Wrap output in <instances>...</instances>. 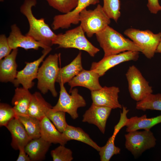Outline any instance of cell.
Wrapping results in <instances>:
<instances>
[{"mask_svg": "<svg viewBox=\"0 0 161 161\" xmlns=\"http://www.w3.org/2000/svg\"><path fill=\"white\" fill-rule=\"evenodd\" d=\"M156 52L161 53V40L157 47Z\"/></svg>", "mask_w": 161, "mask_h": 161, "instance_id": "8d00e7d4", "label": "cell"}, {"mask_svg": "<svg viewBox=\"0 0 161 161\" xmlns=\"http://www.w3.org/2000/svg\"><path fill=\"white\" fill-rule=\"evenodd\" d=\"M52 107L45 100L40 93L36 92L32 95L27 114L41 120L45 116L47 111Z\"/></svg>", "mask_w": 161, "mask_h": 161, "instance_id": "603a6c76", "label": "cell"}, {"mask_svg": "<svg viewBox=\"0 0 161 161\" xmlns=\"http://www.w3.org/2000/svg\"><path fill=\"white\" fill-rule=\"evenodd\" d=\"M7 39L11 49L21 47L26 50L31 49L38 50L40 47L44 49L51 47L45 45L31 37L23 35L16 24L11 25V32Z\"/></svg>", "mask_w": 161, "mask_h": 161, "instance_id": "4fadbf2b", "label": "cell"}, {"mask_svg": "<svg viewBox=\"0 0 161 161\" xmlns=\"http://www.w3.org/2000/svg\"><path fill=\"white\" fill-rule=\"evenodd\" d=\"M123 112L120 113V118L118 123L115 126L113 135L116 137L120 130L123 127L126 126L128 118L126 114L129 110L126 107L123 106Z\"/></svg>", "mask_w": 161, "mask_h": 161, "instance_id": "836d02e7", "label": "cell"}, {"mask_svg": "<svg viewBox=\"0 0 161 161\" xmlns=\"http://www.w3.org/2000/svg\"><path fill=\"white\" fill-rule=\"evenodd\" d=\"M125 137L126 148L135 157L154 147L156 143V139L150 130L130 131L125 134Z\"/></svg>", "mask_w": 161, "mask_h": 161, "instance_id": "ba28073f", "label": "cell"}, {"mask_svg": "<svg viewBox=\"0 0 161 161\" xmlns=\"http://www.w3.org/2000/svg\"><path fill=\"white\" fill-rule=\"evenodd\" d=\"M5 127L11 134L12 141L11 145L15 150H18L20 148H25L32 140L23 124L17 117L11 120Z\"/></svg>", "mask_w": 161, "mask_h": 161, "instance_id": "2e32d148", "label": "cell"}, {"mask_svg": "<svg viewBox=\"0 0 161 161\" xmlns=\"http://www.w3.org/2000/svg\"><path fill=\"white\" fill-rule=\"evenodd\" d=\"M68 141L75 140L86 143L99 151L100 147L82 129L68 125L62 133Z\"/></svg>", "mask_w": 161, "mask_h": 161, "instance_id": "cb8c5ba5", "label": "cell"}, {"mask_svg": "<svg viewBox=\"0 0 161 161\" xmlns=\"http://www.w3.org/2000/svg\"><path fill=\"white\" fill-rule=\"evenodd\" d=\"M147 7L151 13L156 14L161 10L159 0H148Z\"/></svg>", "mask_w": 161, "mask_h": 161, "instance_id": "e575fe53", "label": "cell"}, {"mask_svg": "<svg viewBox=\"0 0 161 161\" xmlns=\"http://www.w3.org/2000/svg\"><path fill=\"white\" fill-rule=\"evenodd\" d=\"M4 0H0L1 2H3L4 1Z\"/></svg>", "mask_w": 161, "mask_h": 161, "instance_id": "74e56055", "label": "cell"}, {"mask_svg": "<svg viewBox=\"0 0 161 161\" xmlns=\"http://www.w3.org/2000/svg\"><path fill=\"white\" fill-rule=\"evenodd\" d=\"M32 95L28 89L24 87H17L12 99L13 107L17 116H27V111Z\"/></svg>", "mask_w": 161, "mask_h": 161, "instance_id": "d6986e66", "label": "cell"}, {"mask_svg": "<svg viewBox=\"0 0 161 161\" xmlns=\"http://www.w3.org/2000/svg\"><path fill=\"white\" fill-rule=\"evenodd\" d=\"M18 48L13 49L10 54L0 60V80L2 82H13L16 79L18 71L16 58Z\"/></svg>", "mask_w": 161, "mask_h": 161, "instance_id": "e0dca14e", "label": "cell"}, {"mask_svg": "<svg viewBox=\"0 0 161 161\" xmlns=\"http://www.w3.org/2000/svg\"><path fill=\"white\" fill-rule=\"evenodd\" d=\"M95 35L104 51V57L128 51L142 52V49L133 41L125 38L109 25Z\"/></svg>", "mask_w": 161, "mask_h": 161, "instance_id": "6da1fadb", "label": "cell"}, {"mask_svg": "<svg viewBox=\"0 0 161 161\" xmlns=\"http://www.w3.org/2000/svg\"><path fill=\"white\" fill-rule=\"evenodd\" d=\"M124 34L142 49V53L148 58H152L161 40V32L154 34L149 30L133 28L126 30Z\"/></svg>", "mask_w": 161, "mask_h": 161, "instance_id": "8992f818", "label": "cell"}, {"mask_svg": "<svg viewBox=\"0 0 161 161\" xmlns=\"http://www.w3.org/2000/svg\"><path fill=\"white\" fill-rule=\"evenodd\" d=\"M136 108L143 111L147 110L161 111V93L150 94L142 100L137 102Z\"/></svg>", "mask_w": 161, "mask_h": 161, "instance_id": "484cf974", "label": "cell"}, {"mask_svg": "<svg viewBox=\"0 0 161 161\" xmlns=\"http://www.w3.org/2000/svg\"><path fill=\"white\" fill-rule=\"evenodd\" d=\"M120 0H103V9L110 18L117 22L121 15Z\"/></svg>", "mask_w": 161, "mask_h": 161, "instance_id": "f1b7e54d", "label": "cell"}, {"mask_svg": "<svg viewBox=\"0 0 161 161\" xmlns=\"http://www.w3.org/2000/svg\"><path fill=\"white\" fill-rule=\"evenodd\" d=\"M11 49L9 45L7 38L5 34L0 35V60L8 55Z\"/></svg>", "mask_w": 161, "mask_h": 161, "instance_id": "d6a6232c", "label": "cell"}, {"mask_svg": "<svg viewBox=\"0 0 161 161\" xmlns=\"http://www.w3.org/2000/svg\"><path fill=\"white\" fill-rule=\"evenodd\" d=\"M58 58L59 55L56 53L49 55L39 68L37 78L38 89L43 94L49 91L55 97L58 95L55 83L60 69L58 66Z\"/></svg>", "mask_w": 161, "mask_h": 161, "instance_id": "277c9868", "label": "cell"}, {"mask_svg": "<svg viewBox=\"0 0 161 161\" xmlns=\"http://www.w3.org/2000/svg\"><path fill=\"white\" fill-rule=\"evenodd\" d=\"M72 154L70 149L61 145L51 151L53 161H71L73 159Z\"/></svg>", "mask_w": 161, "mask_h": 161, "instance_id": "4dcf8cb0", "label": "cell"}, {"mask_svg": "<svg viewBox=\"0 0 161 161\" xmlns=\"http://www.w3.org/2000/svg\"><path fill=\"white\" fill-rule=\"evenodd\" d=\"M115 137L112 135L105 145L100 147L99 151L100 161H109L113 156L120 153V148L114 144Z\"/></svg>", "mask_w": 161, "mask_h": 161, "instance_id": "83f0119b", "label": "cell"}, {"mask_svg": "<svg viewBox=\"0 0 161 161\" xmlns=\"http://www.w3.org/2000/svg\"><path fill=\"white\" fill-rule=\"evenodd\" d=\"M36 0H24L20 11L27 18L29 28L26 35L45 45L51 47L56 34L45 22L44 18L37 19L33 15L32 8L37 4Z\"/></svg>", "mask_w": 161, "mask_h": 161, "instance_id": "7a4b0ae2", "label": "cell"}, {"mask_svg": "<svg viewBox=\"0 0 161 161\" xmlns=\"http://www.w3.org/2000/svg\"><path fill=\"white\" fill-rule=\"evenodd\" d=\"M41 137L51 143L64 145L67 141L51 121L45 116L41 120Z\"/></svg>", "mask_w": 161, "mask_h": 161, "instance_id": "ac0fdd59", "label": "cell"}, {"mask_svg": "<svg viewBox=\"0 0 161 161\" xmlns=\"http://www.w3.org/2000/svg\"><path fill=\"white\" fill-rule=\"evenodd\" d=\"M51 7L63 14L68 13L77 6L78 0H45Z\"/></svg>", "mask_w": 161, "mask_h": 161, "instance_id": "f546056e", "label": "cell"}, {"mask_svg": "<svg viewBox=\"0 0 161 161\" xmlns=\"http://www.w3.org/2000/svg\"><path fill=\"white\" fill-rule=\"evenodd\" d=\"M110 18L99 4L93 10H83L80 13V26L89 38L104 30L111 22Z\"/></svg>", "mask_w": 161, "mask_h": 161, "instance_id": "5b68a950", "label": "cell"}, {"mask_svg": "<svg viewBox=\"0 0 161 161\" xmlns=\"http://www.w3.org/2000/svg\"><path fill=\"white\" fill-rule=\"evenodd\" d=\"M85 32L80 25L66 31L64 33L56 35L52 44H57L59 48H74L87 52L94 57L100 49L94 46L86 38Z\"/></svg>", "mask_w": 161, "mask_h": 161, "instance_id": "3957f363", "label": "cell"}, {"mask_svg": "<svg viewBox=\"0 0 161 161\" xmlns=\"http://www.w3.org/2000/svg\"><path fill=\"white\" fill-rule=\"evenodd\" d=\"M112 109L109 107L92 103L83 114L82 121L95 125L104 134L107 121Z\"/></svg>", "mask_w": 161, "mask_h": 161, "instance_id": "5bb4252c", "label": "cell"}, {"mask_svg": "<svg viewBox=\"0 0 161 161\" xmlns=\"http://www.w3.org/2000/svg\"><path fill=\"white\" fill-rule=\"evenodd\" d=\"M100 77L93 70L83 69L68 83L70 87L69 91L77 86L85 87L91 91L100 89L102 87L99 82Z\"/></svg>", "mask_w": 161, "mask_h": 161, "instance_id": "9a60e30c", "label": "cell"}, {"mask_svg": "<svg viewBox=\"0 0 161 161\" xmlns=\"http://www.w3.org/2000/svg\"><path fill=\"white\" fill-rule=\"evenodd\" d=\"M51 47L44 49L42 55L38 59L30 62H26V65L23 69L18 71L16 79L12 83L15 86L21 84L23 87L29 89L34 85L33 80L37 78L38 67L46 56L52 50Z\"/></svg>", "mask_w": 161, "mask_h": 161, "instance_id": "8fae6325", "label": "cell"}, {"mask_svg": "<svg viewBox=\"0 0 161 161\" xmlns=\"http://www.w3.org/2000/svg\"><path fill=\"white\" fill-rule=\"evenodd\" d=\"M139 52L128 51L119 54L103 57L99 61L92 63L90 70L103 76L109 69L123 62L137 61L139 57Z\"/></svg>", "mask_w": 161, "mask_h": 161, "instance_id": "30bf717a", "label": "cell"}, {"mask_svg": "<svg viewBox=\"0 0 161 161\" xmlns=\"http://www.w3.org/2000/svg\"><path fill=\"white\" fill-rule=\"evenodd\" d=\"M83 69L80 52L70 64L60 68L56 82L64 84L68 83Z\"/></svg>", "mask_w": 161, "mask_h": 161, "instance_id": "44dd1931", "label": "cell"}, {"mask_svg": "<svg viewBox=\"0 0 161 161\" xmlns=\"http://www.w3.org/2000/svg\"><path fill=\"white\" fill-rule=\"evenodd\" d=\"M51 143L41 137L31 140L25 146V151L31 161L43 160Z\"/></svg>", "mask_w": 161, "mask_h": 161, "instance_id": "ffe728a7", "label": "cell"}, {"mask_svg": "<svg viewBox=\"0 0 161 161\" xmlns=\"http://www.w3.org/2000/svg\"><path fill=\"white\" fill-rule=\"evenodd\" d=\"M60 87L59 98L53 109L61 111L69 114L72 118L75 120L78 117L77 110L79 108L86 106V103L83 97L78 93L77 88L69 91L71 94L67 92L63 83H59Z\"/></svg>", "mask_w": 161, "mask_h": 161, "instance_id": "52a82bcc", "label": "cell"}, {"mask_svg": "<svg viewBox=\"0 0 161 161\" xmlns=\"http://www.w3.org/2000/svg\"><path fill=\"white\" fill-rule=\"evenodd\" d=\"M126 76L130 95L134 100L140 101L152 93V87L134 65L129 67Z\"/></svg>", "mask_w": 161, "mask_h": 161, "instance_id": "9c48e42d", "label": "cell"}, {"mask_svg": "<svg viewBox=\"0 0 161 161\" xmlns=\"http://www.w3.org/2000/svg\"><path fill=\"white\" fill-rule=\"evenodd\" d=\"M19 152L18 156L16 160L17 161H30L31 160L26 152L24 148L21 147L19 148Z\"/></svg>", "mask_w": 161, "mask_h": 161, "instance_id": "d590c367", "label": "cell"}, {"mask_svg": "<svg viewBox=\"0 0 161 161\" xmlns=\"http://www.w3.org/2000/svg\"><path fill=\"white\" fill-rule=\"evenodd\" d=\"M23 125L31 139L41 137V120L37 118L27 116L16 117Z\"/></svg>", "mask_w": 161, "mask_h": 161, "instance_id": "d4e9b609", "label": "cell"}, {"mask_svg": "<svg viewBox=\"0 0 161 161\" xmlns=\"http://www.w3.org/2000/svg\"><path fill=\"white\" fill-rule=\"evenodd\" d=\"M65 113L64 112L55 110L52 108L45 114V116L52 122L58 130L62 133L68 125L66 121Z\"/></svg>", "mask_w": 161, "mask_h": 161, "instance_id": "4316f807", "label": "cell"}, {"mask_svg": "<svg viewBox=\"0 0 161 161\" xmlns=\"http://www.w3.org/2000/svg\"><path fill=\"white\" fill-rule=\"evenodd\" d=\"M161 123V114L150 118L145 114L140 117L137 116L128 118L126 126L127 132L140 129L150 130L154 126Z\"/></svg>", "mask_w": 161, "mask_h": 161, "instance_id": "7402d4cb", "label": "cell"}, {"mask_svg": "<svg viewBox=\"0 0 161 161\" xmlns=\"http://www.w3.org/2000/svg\"><path fill=\"white\" fill-rule=\"evenodd\" d=\"M120 91L119 88L115 86H105L100 89L91 91L92 103L112 109H121L122 106L118 101Z\"/></svg>", "mask_w": 161, "mask_h": 161, "instance_id": "7c38bea8", "label": "cell"}, {"mask_svg": "<svg viewBox=\"0 0 161 161\" xmlns=\"http://www.w3.org/2000/svg\"><path fill=\"white\" fill-rule=\"evenodd\" d=\"M16 117L17 115L13 107L7 104L0 103V126H6L11 120Z\"/></svg>", "mask_w": 161, "mask_h": 161, "instance_id": "1f68e13d", "label": "cell"}]
</instances>
